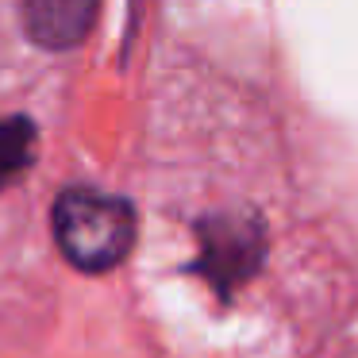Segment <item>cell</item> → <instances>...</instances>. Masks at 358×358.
<instances>
[{
  "instance_id": "1",
  "label": "cell",
  "mask_w": 358,
  "mask_h": 358,
  "mask_svg": "<svg viewBox=\"0 0 358 358\" xmlns=\"http://www.w3.org/2000/svg\"><path fill=\"white\" fill-rule=\"evenodd\" d=\"M58 250L85 273H104L120 266L135 247V208L124 196L96 189H66L55 201Z\"/></svg>"
},
{
  "instance_id": "2",
  "label": "cell",
  "mask_w": 358,
  "mask_h": 358,
  "mask_svg": "<svg viewBox=\"0 0 358 358\" xmlns=\"http://www.w3.org/2000/svg\"><path fill=\"white\" fill-rule=\"evenodd\" d=\"M258 258H262V224L255 220H220V231L204 224V258L201 270L216 281L220 293H231L247 273H255Z\"/></svg>"
},
{
  "instance_id": "3",
  "label": "cell",
  "mask_w": 358,
  "mask_h": 358,
  "mask_svg": "<svg viewBox=\"0 0 358 358\" xmlns=\"http://www.w3.org/2000/svg\"><path fill=\"white\" fill-rule=\"evenodd\" d=\"M101 0H24V27L35 47L70 50L89 35Z\"/></svg>"
},
{
  "instance_id": "4",
  "label": "cell",
  "mask_w": 358,
  "mask_h": 358,
  "mask_svg": "<svg viewBox=\"0 0 358 358\" xmlns=\"http://www.w3.org/2000/svg\"><path fill=\"white\" fill-rule=\"evenodd\" d=\"M35 150V124L27 116L0 120V189L12 185L27 170Z\"/></svg>"
}]
</instances>
